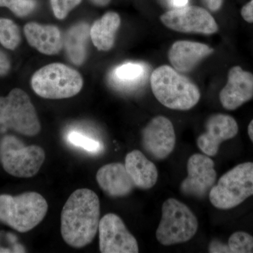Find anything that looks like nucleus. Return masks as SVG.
I'll return each mask as SVG.
<instances>
[{
  "mask_svg": "<svg viewBox=\"0 0 253 253\" xmlns=\"http://www.w3.org/2000/svg\"><path fill=\"white\" fill-rule=\"evenodd\" d=\"M100 201L89 189L76 190L63 206L61 214V233L65 242L81 249L94 239L99 231Z\"/></svg>",
  "mask_w": 253,
  "mask_h": 253,
  "instance_id": "obj_1",
  "label": "nucleus"
},
{
  "mask_svg": "<svg viewBox=\"0 0 253 253\" xmlns=\"http://www.w3.org/2000/svg\"><path fill=\"white\" fill-rule=\"evenodd\" d=\"M151 85L156 99L168 109L187 111L194 107L201 98L198 86L170 66L155 69L151 76Z\"/></svg>",
  "mask_w": 253,
  "mask_h": 253,
  "instance_id": "obj_2",
  "label": "nucleus"
},
{
  "mask_svg": "<svg viewBox=\"0 0 253 253\" xmlns=\"http://www.w3.org/2000/svg\"><path fill=\"white\" fill-rule=\"evenodd\" d=\"M47 211V202L38 193L26 192L17 196L0 195V221L18 232L34 229Z\"/></svg>",
  "mask_w": 253,
  "mask_h": 253,
  "instance_id": "obj_3",
  "label": "nucleus"
},
{
  "mask_svg": "<svg viewBox=\"0 0 253 253\" xmlns=\"http://www.w3.org/2000/svg\"><path fill=\"white\" fill-rule=\"evenodd\" d=\"M33 90L41 97L62 99L76 96L83 85L81 74L63 63L46 65L33 74Z\"/></svg>",
  "mask_w": 253,
  "mask_h": 253,
  "instance_id": "obj_4",
  "label": "nucleus"
},
{
  "mask_svg": "<svg viewBox=\"0 0 253 253\" xmlns=\"http://www.w3.org/2000/svg\"><path fill=\"white\" fill-rule=\"evenodd\" d=\"M197 218L186 205L169 199L162 206V217L156 230V239L163 246L190 241L198 231Z\"/></svg>",
  "mask_w": 253,
  "mask_h": 253,
  "instance_id": "obj_5",
  "label": "nucleus"
},
{
  "mask_svg": "<svg viewBox=\"0 0 253 253\" xmlns=\"http://www.w3.org/2000/svg\"><path fill=\"white\" fill-rule=\"evenodd\" d=\"M253 196V163L238 165L221 176L210 191L209 199L218 209L236 207Z\"/></svg>",
  "mask_w": 253,
  "mask_h": 253,
  "instance_id": "obj_6",
  "label": "nucleus"
},
{
  "mask_svg": "<svg viewBox=\"0 0 253 253\" xmlns=\"http://www.w3.org/2000/svg\"><path fill=\"white\" fill-rule=\"evenodd\" d=\"M0 126L23 135L34 136L41 129L36 109L22 89H14L6 97H0Z\"/></svg>",
  "mask_w": 253,
  "mask_h": 253,
  "instance_id": "obj_7",
  "label": "nucleus"
},
{
  "mask_svg": "<svg viewBox=\"0 0 253 253\" xmlns=\"http://www.w3.org/2000/svg\"><path fill=\"white\" fill-rule=\"evenodd\" d=\"M44 160L42 148L36 145L25 146L14 136H5L0 142V162L11 175L32 177L39 172Z\"/></svg>",
  "mask_w": 253,
  "mask_h": 253,
  "instance_id": "obj_8",
  "label": "nucleus"
},
{
  "mask_svg": "<svg viewBox=\"0 0 253 253\" xmlns=\"http://www.w3.org/2000/svg\"><path fill=\"white\" fill-rule=\"evenodd\" d=\"M161 21L166 27L179 33L211 35L218 31L217 23L212 15L199 6L169 10L161 16Z\"/></svg>",
  "mask_w": 253,
  "mask_h": 253,
  "instance_id": "obj_9",
  "label": "nucleus"
},
{
  "mask_svg": "<svg viewBox=\"0 0 253 253\" xmlns=\"http://www.w3.org/2000/svg\"><path fill=\"white\" fill-rule=\"evenodd\" d=\"M99 250L102 253H137L139 246L124 221L114 213L100 219Z\"/></svg>",
  "mask_w": 253,
  "mask_h": 253,
  "instance_id": "obj_10",
  "label": "nucleus"
},
{
  "mask_svg": "<svg viewBox=\"0 0 253 253\" xmlns=\"http://www.w3.org/2000/svg\"><path fill=\"white\" fill-rule=\"evenodd\" d=\"M187 172L180 185L181 192L196 199L206 197L217 179L214 161L205 154L192 155L188 161Z\"/></svg>",
  "mask_w": 253,
  "mask_h": 253,
  "instance_id": "obj_11",
  "label": "nucleus"
},
{
  "mask_svg": "<svg viewBox=\"0 0 253 253\" xmlns=\"http://www.w3.org/2000/svg\"><path fill=\"white\" fill-rule=\"evenodd\" d=\"M141 144L146 152L158 161L166 159L175 147L174 126L168 118L156 116L143 129Z\"/></svg>",
  "mask_w": 253,
  "mask_h": 253,
  "instance_id": "obj_12",
  "label": "nucleus"
},
{
  "mask_svg": "<svg viewBox=\"0 0 253 253\" xmlns=\"http://www.w3.org/2000/svg\"><path fill=\"white\" fill-rule=\"evenodd\" d=\"M239 131L236 120L229 115L214 114L208 118L206 131L199 136L197 145L208 156H215L221 143L233 139Z\"/></svg>",
  "mask_w": 253,
  "mask_h": 253,
  "instance_id": "obj_13",
  "label": "nucleus"
},
{
  "mask_svg": "<svg viewBox=\"0 0 253 253\" xmlns=\"http://www.w3.org/2000/svg\"><path fill=\"white\" fill-rule=\"evenodd\" d=\"M253 97V74L240 66L229 70L228 81L219 93L223 107L234 111Z\"/></svg>",
  "mask_w": 253,
  "mask_h": 253,
  "instance_id": "obj_14",
  "label": "nucleus"
},
{
  "mask_svg": "<svg viewBox=\"0 0 253 253\" xmlns=\"http://www.w3.org/2000/svg\"><path fill=\"white\" fill-rule=\"evenodd\" d=\"M96 179L101 189L113 198L128 196L135 187L126 166L122 163L105 165L98 170Z\"/></svg>",
  "mask_w": 253,
  "mask_h": 253,
  "instance_id": "obj_15",
  "label": "nucleus"
},
{
  "mask_svg": "<svg viewBox=\"0 0 253 253\" xmlns=\"http://www.w3.org/2000/svg\"><path fill=\"white\" fill-rule=\"evenodd\" d=\"M214 52L207 44L191 41H177L171 46L168 59L179 73H189L205 58Z\"/></svg>",
  "mask_w": 253,
  "mask_h": 253,
  "instance_id": "obj_16",
  "label": "nucleus"
},
{
  "mask_svg": "<svg viewBox=\"0 0 253 253\" xmlns=\"http://www.w3.org/2000/svg\"><path fill=\"white\" fill-rule=\"evenodd\" d=\"M24 33L30 45L36 48L42 54L54 55L62 49V36L56 26L28 23L25 26Z\"/></svg>",
  "mask_w": 253,
  "mask_h": 253,
  "instance_id": "obj_17",
  "label": "nucleus"
},
{
  "mask_svg": "<svg viewBox=\"0 0 253 253\" xmlns=\"http://www.w3.org/2000/svg\"><path fill=\"white\" fill-rule=\"evenodd\" d=\"M125 166L136 187L150 189L157 182L156 166L139 150H134L126 155Z\"/></svg>",
  "mask_w": 253,
  "mask_h": 253,
  "instance_id": "obj_18",
  "label": "nucleus"
},
{
  "mask_svg": "<svg viewBox=\"0 0 253 253\" xmlns=\"http://www.w3.org/2000/svg\"><path fill=\"white\" fill-rule=\"evenodd\" d=\"M146 65L126 63L115 68L110 75V82L116 89L130 91L139 87L147 77Z\"/></svg>",
  "mask_w": 253,
  "mask_h": 253,
  "instance_id": "obj_19",
  "label": "nucleus"
},
{
  "mask_svg": "<svg viewBox=\"0 0 253 253\" xmlns=\"http://www.w3.org/2000/svg\"><path fill=\"white\" fill-rule=\"evenodd\" d=\"M120 26L121 18L117 13L110 11L105 14L91 26L90 36L93 44L101 51H109L114 44Z\"/></svg>",
  "mask_w": 253,
  "mask_h": 253,
  "instance_id": "obj_20",
  "label": "nucleus"
},
{
  "mask_svg": "<svg viewBox=\"0 0 253 253\" xmlns=\"http://www.w3.org/2000/svg\"><path fill=\"white\" fill-rule=\"evenodd\" d=\"M89 33L88 25L82 23L73 26L65 38V49L68 59L78 66L85 59L86 45Z\"/></svg>",
  "mask_w": 253,
  "mask_h": 253,
  "instance_id": "obj_21",
  "label": "nucleus"
},
{
  "mask_svg": "<svg viewBox=\"0 0 253 253\" xmlns=\"http://www.w3.org/2000/svg\"><path fill=\"white\" fill-rule=\"evenodd\" d=\"M21 42L17 25L7 18H0V43L7 49L14 50Z\"/></svg>",
  "mask_w": 253,
  "mask_h": 253,
  "instance_id": "obj_22",
  "label": "nucleus"
},
{
  "mask_svg": "<svg viewBox=\"0 0 253 253\" xmlns=\"http://www.w3.org/2000/svg\"><path fill=\"white\" fill-rule=\"evenodd\" d=\"M231 253H253V236L244 231H238L230 236L228 243Z\"/></svg>",
  "mask_w": 253,
  "mask_h": 253,
  "instance_id": "obj_23",
  "label": "nucleus"
},
{
  "mask_svg": "<svg viewBox=\"0 0 253 253\" xmlns=\"http://www.w3.org/2000/svg\"><path fill=\"white\" fill-rule=\"evenodd\" d=\"M0 6L9 8L19 17L28 16L35 9V0H0Z\"/></svg>",
  "mask_w": 253,
  "mask_h": 253,
  "instance_id": "obj_24",
  "label": "nucleus"
},
{
  "mask_svg": "<svg viewBox=\"0 0 253 253\" xmlns=\"http://www.w3.org/2000/svg\"><path fill=\"white\" fill-rule=\"evenodd\" d=\"M67 139L71 144L78 146V147L83 148L89 152H98L102 148V145L99 141L88 137L84 134L77 132V131L70 132L68 134Z\"/></svg>",
  "mask_w": 253,
  "mask_h": 253,
  "instance_id": "obj_25",
  "label": "nucleus"
},
{
  "mask_svg": "<svg viewBox=\"0 0 253 253\" xmlns=\"http://www.w3.org/2000/svg\"><path fill=\"white\" fill-rule=\"evenodd\" d=\"M81 1L82 0H51V4L54 16L59 19H64Z\"/></svg>",
  "mask_w": 253,
  "mask_h": 253,
  "instance_id": "obj_26",
  "label": "nucleus"
},
{
  "mask_svg": "<svg viewBox=\"0 0 253 253\" xmlns=\"http://www.w3.org/2000/svg\"><path fill=\"white\" fill-rule=\"evenodd\" d=\"M208 251L211 253H231L229 245L222 244L221 241L217 240H213L211 241L208 247Z\"/></svg>",
  "mask_w": 253,
  "mask_h": 253,
  "instance_id": "obj_27",
  "label": "nucleus"
},
{
  "mask_svg": "<svg viewBox=\"0 0 253 253\" xmlns=\"http://www.w3.org/2000/svg\"><path fill=\"white\" fill-rule=\"evenodd\" d=\"M241 16L248 23H253V0L243 6Z\"/></svg>",
  "mask_w": 253,
  "mask_h": 253,
  "instance_id": "obj_28",
  "label": "nucleus"
},
{
  "mask_svg": "<svg viewBox=\"0 0 253 253\" xmlns=\"http://www.w3.org/2000/svg\"><path fill=\"white\" fill-rule=\"evenodd\" d=\"M10 69L9 60L7 56L0 51V76L7 74Z\"/></svg>",
  "mask_w": 253,
  "mask_h": 253,
  "instance_id": "obj_29",
  "label": "nucleus"
},
{
  "mask_svg": "<svg viewBox=\"0 0 253 253\" xmlns=\"http://www.w3.org/2000/svg\"><path fill=\"white\" fill-rule=\"evenodd\" d=\"M206 7L211 11H217L220 9L223 0H203Z\"/></svg>",
  "mask_w": 253,
  "mask_h": 253,
  "instance_id": "obj_30",
  "label": "nucleus"
},
{
  "mask_svg": "<svg viewBox=\"0 0 253 253\" xmlns=\"http://www.w3.org/2000/svg\"><path fill=\"white\" fill-rule=\"evenodd\" d=\"M165 1L173 9L182 7L188 4V0H165Z\"/></svg>",
  "mask_w": 253,
  "mask_h": 253,
  "instance_id": "obj_31",
  "label": "nucleus"
},
{
  "mask_svg": "<svg viewBox=\"0 0 253 253\" xmlns=\"http://www.w3.org/2000/svg\"><path fill=\"white\" fill-rule=\"evenodd\" d=\"M91 1L97 6H104L109 4L111 0H91Z\"/></svg>",
  "mask_w": 253,
  "mask_h": 253,
  "instance_id": "obj_32",
  "label": "nucleus"
},
{
  "mask_svg": "<svg viewBox=\"0 0 253 253\" xmlns=\"http://www.w3.org/2000/svg\"><path fill=\"white\" fill-rule=\"evenodd\" d=\"M248 132H249L250 138L253 143V120L250 123L249 128H248Z\"/></svg>",
  "mask_w": 253,
  "mask_h": 253,
  "instance_id": "obj_33",
  "label": "nucleus"
},
{
  "mask_svg": "<svg viewBox=\"0 0 253 253\" xmlns=\"http://www.w3.org/2000/svg\"><path fill=\"white\" fill-rule=\"evenodd\" d=\"M0 253H12L11 249L0 247Z\"/></svg>",
  "mask_w": 253,
  "mask_h": 253,
  "instance_id": "obj_34",
  "label": "nucleus"
}]
</instances>
